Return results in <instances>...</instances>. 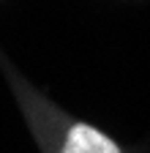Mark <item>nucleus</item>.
Masks as SVG:
<instances>
[{
    "label": "nucleus",
    "mask_w": 150,
    "mask_h": 153,
    "mask_svg": "<svg viewBox=\"0 0 150 153\" xmlns=\"http://www.w3.org/2000/svg\"><path fill=\"white\" fill-rule=\"evenodd\" d=\"M0 74L22 112L33 142L44 153H123L126 145L109 137L106 131L93 126L60 104H55L44 90H38L27 76L11 63V57L0 49Z\"/></svg>",
    "instance_id": "f257e3e1"
}]
</instances>
